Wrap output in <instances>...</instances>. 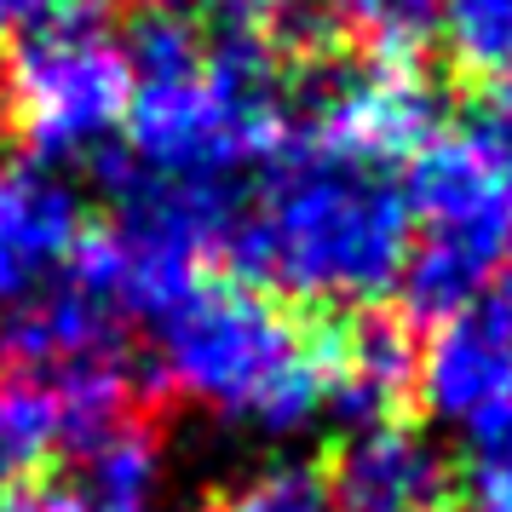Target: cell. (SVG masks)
<instances>
[{"label": "cell", "instance_id": "cell-1", "mask_svg": "<svg viewBox=\"0 0 512 512\" xmlns=\"http://www.w3.org/2000/svg\"><path fill=\"white\" fill-rule=\"evenodd\" d=\"M409 236L403 167L300 127L282 133L271 162L242 190L225 242L259 282L294 300L369 305L397 288Z\"/></svg>", "mask_w": 512, "mask_h": 512}, {"label": "cell", "instance_id": "cell-2", "mask_svg": "<svg viewBox=\"0 0 512 512\" xmlns=\"http://www.w3.org/2000/svg\"><path fill=\"white\" fill-rule=\"evenodd\" d=\"M150 363L196 415L254 438H294L328 415V334L254 282L196 277L144 305Z\"/></svg>", "mask_w": 512, "mask_h": 512}, {"label": "cell", "instance_id": "cell-3", "mask_svg": "<svg viewBox=\"0 0 512 512\" xmlns=\"http://www.w3.org/2000/svg\"><path fill=\"white\" fill-rule=\"evenodd\" d=\"M409 259H403V294L420 317H455L472 311L484 282L501 271L512 236V196L507 185L484 167V156L455 133H432L409 167Z\"/></svg>", "mask_w": 512, "mask_h": 512}, {"label": "cell", "instance_id": "cell-4", "mask_svg": "<svg viewBox=\"0 0 512 512\" xmlns=\"http://www.w3.org/2000/svg\"><path fill=\"white\" fill-rule=\"evenodd\" d=\"M133 70L116 29L64 18L6 58V116L35 162H81L110 150L127 116Z\"/></svg>", "mask_w": 512, "mask_h": 512}, {"label": "cell", "instance_id": "cell-5", "mask_svg": "<svg viewBox=\"0 0 512 512\" xmlns=\"http://www.w3.org/2000/svg\"><path fill=\"white\" fill-rule=\"evenodd\" d=\"M133 420L127 369H12L0 380V489L35 466L81 455Z\"/></svg>", "mask_w": 512, "mask_h": 512}, {"label": "cell", "instance_id": "cell-6", "mask_svg": "<svg viewBox=\"0 0 512 512\" xmlns=\"http://www.w3.org/2000/svg\"><path fill=\"white\" fill-rule=\"evenodd\" d=\"M93 242L87 196L52 162L0 167V311H18L75 271Z\"/></svg>", "mask_w": 512, "mask_h": 512}, {"label": "cell", "instance_id": "cell-7", "mask_svg": "<svg viewBox=\"0 0 512 512\" xmlns=\"http://www.w3.org/2000/svg\"><path fill=\"white\" fill-rule=\"evenodd\" d=\"M305 127L403 167L438 127V93L426 87L415 64L380 52V58L334 64L317 75L305 98Z\"/></svg>", "mask_w": 512, "mask_h": 512}, {"label": "cell", "instance_id": "cell-8", "mask_svg": "<svg viewBox=\"0 0 512 512\" xmlns=\"http://www.w3.org/2000/svg\"><path fill=\"white\" fill-rule=\"evenodd\" d=\"M415 386L426 409L466 432V443L512 415V328L495 311H455L432 328L415 363Z\"/></svg>", "mask_w": 512, "mask_h": 512}, {"label": "cell", "instance_id": "cell-9", "mask_svg": "<svg viewBox=\"0 0 512 512\" xmlns=\"http://www.w3.org/2000/svg\"><path fill=\"white\" fill-rule=\"evenodd\" d=\"M340 512H438L449 495V461L426 432L403 420L351 426L328 466Z\"/></svg>", "mask_w": 512, "mask_h": 512}, {"label": "cell", "instance_id": "cell-10", "mask_svg": "<svg viewBox=\"0 0 512 512\" xmlns=\"http://www.w3.org/2000/svg\"><path fill=\"white\" fill-rule=\"evenodd\" d=\"M409 380H415V351L392 323L328 334V415L351 420V426L392 420Z\"/></svg>", "mask_w": 512, "mask_h": 512}, {"label": "cell", "instance_id": "cell-11", "mask_svg": "<svg viewBox=\"0 0 512 512\" xmlns=\"http://www.w3.org/2000/svg\"><path fill=\"white\" fill-rule=\"evenodd\" d=\"M70 512H173L167 507V455L139 420L75 455Z\"/></svg>", "mask_w": 512, "mask_h": 512}, {"label": "cell", "instance_id": "cell-12", "mask_svg": "<svg viewBox=\"0 0 512 512\" xmlns=\"http://www.w3.org/2000/svg\"><path fill=\"white\" fill-rule=\"evenodd\" d=\"M438 29L472 81L512 87V0H438Z\"/></svg>", "mask_w": 512, "mask_h": 512}, {"label": "cell", "instance_id": "cell-13", "mask_svg": "<svg viewBox=\"0 0 512 512\" xmlns=\"http://www.w3.org/2000/svg\"><path fill=\"white\" fill-rule=\"evenodd\" d=\"M219 512H340V501L328 489L323 466L300 461V455H271L225 484Z\"/></svg>", "mask_w": 512, "mask_h": 512}, {"label": "cell", "instance_id": "cell-14", "mask_svg": "<svg viewBox=\"0 0 512 512\" xmlns=\"http://www.w3.org/2000/svg\"><path fill=\"white\" fill-rule=\"evenodd\" d=\"M334 6L351 29H363L374 47L392 52V58L438 24V0H334Z\"/></svg>", "mask_w": 512, "mask_h": 512}, {"label": "cell", "instance_id": "cell-15", "mask_svg": "<svg viewBox=\"0 0 512 512\" xmlns=\"http://www.w3.org/2000/svg\"><path fill=\"white\" fill-rule=\"evenodd\" d=\"M461 139L484 156V167L507 185V196H512V87H501L495 98H484V104L461 121Z\"/></svg>", "mask_w": 512, "mask_h": 512}, {"label": "cell", "instance_id": "cell-16", "mask_svg": "<svg viewBox=\"0 0 512 512\" xmlns=\"http://www.w3.org/2000/svg\"><path fill=\"white\" fill-rule=\"evenodd\" d=\"M472 512H512V432L472 443Z\"/></svg>", "mask_w": 512, "mask_h": 512}, {"label": "cell", "instance_id": "cell-17", "mask_svg": "<svg viewBox=\"0 0 512 512\" xmlns=\"http://www.w3.org/2000/svg\"><path fill=\"white\" fill-rule=\"evenodd\" d=\"M323 0H219V12L236 24V35H254V29H294L311 24Z\"/></svg>", "mask_w": 512, "mask_h": 512}, {"label": "cell", "instance_id": "cell-18", "mask_svg": "<svg viewBox=\"0 0 512 512\" xmlns=\"http://www.w3.org/2000/svg\"><path fill=\"white\" fill-rule=\"evenodd\" d=\"M70 6H75V0H0V52L24 47L29 35L64 24V18H70Z\"/></svg>", "mask_w": 512, "mask_h": 512}, {"label": "cell", "instance_id": "cell-19", "mask_svg": "<svg viewBox=\"0 0 512 512\" xmlns=\"http://www.w3.org/2000/svg\"><path fill=\"white\" fill-rule=\"evenodd\" d=\"M0 512H70V501H64V495H52V489L12 484V489H0Z\"/></svg>", "mask_w": 512, "mask_h": 512}, {"label": "cell", "instance_id": "cell-20", "mask_svg": "<svg viewBox=\"0 0 512 512\" xmlns=\"http://www.w3.org/2000/svg\"><path fill=\"white\" fill-rule=\"evenodd\" d=\"M495 277H501V305H495V317L512 328V236H507V254H501V271H495Z\"/></svg>", "mask_w": 512, "mask_h": 512}, {"label": "cell", "instance_id": "cell-21", "mask_svg": "<svg viewBox=\"0 0 512 512\" xmlns=\"http://www.w3.org/2000/svg\"><path fill=\"white\" fill-rule=\"evenodd\" d=\"M133 6H144V12H167V6H179V0H133Z\"/></svg>", "mask_w": 512, "mask_h": 512}, {"label": "cell", "instance_id": "cell-22", "mask_svg": "<svg viewBox=\"0 0 512 512\" xmlns=\"http://www.w3.org/2000/svg\"><path fill=\"white\" fill-rule=\"evenodd\" d=\"M489 432H512V415H507V420H501V426H489ZM489 432H484V438H489ZM472 443H478V438H472Z\"/></svg>", "mask_w": 512, "mask_h": 512}]
</instances>
